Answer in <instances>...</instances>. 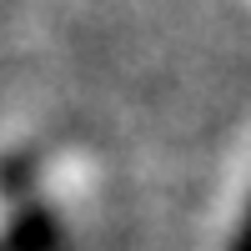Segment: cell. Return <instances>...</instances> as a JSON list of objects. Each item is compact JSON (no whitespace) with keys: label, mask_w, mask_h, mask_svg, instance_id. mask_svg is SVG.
Segmentation results:
<instances>
[{"label":"cell","mask_w":251,"mask_h":251,"mask_svg":"<svg viewBox=\"0 0 251 251\" xmlns=\"http://www.w3.org/2000/svg\"><path fill=\"white\" fill-rule=\"evenodd\" d=\"M231 251H251V201H246V211L236 221V236H231Z\"/></svg>","instance_id":"6da1fadb"}]
</instances>
